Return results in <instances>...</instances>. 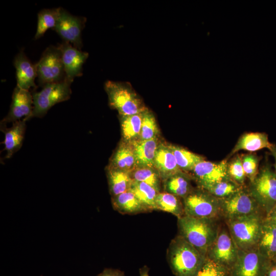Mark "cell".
Listing matches in <instances>:
<instances>
[{
  "mask_svg": "<svg viewBox=\"0 0 276 276\" xmlns=\"http://www.w3.org/2000/svg\"><path fill=\"white\" fill-rule=\"evenodd\" d=\"M26 122L22 119L13 123L9 128L6 127L1 128L5 134L3 144L7 151L6 158H10L20 148L26 130Z\"/></svg>",
  "mask_w": 276,
  "mask_h": 276,
  "instance_id": "obj_20",
  "label": "cell"
},
{
  "mask_svg": "<svg viewBox=\"0 0 276 276\" xmlns=\"http://www.w3.org/2000/svg\"><path fill=\"white\" fill-rule=\"evenodd\" d=\"M266 276H276V262H271Z\"/></svg>",
  "mask_w": 276,
  "mask_h": 276,
  "instance_id": "obj_39",
  "label": "cell"
},
{
  "mask_svg": "<svg viewBox=\"0 0 276 276\" xmlns=\"http://www.w3.org/2000/svg\"><path fill=\"white\" fill-rule=\"evenodd\" d=\"M271 262L257 248L240 250L238 257L231 270V275L266 276Z\"/></svg>",
  "mask_w": 276,
  "mask_h": 276,
  "instance_id": "obj_9",
  "label": "cell"
},
{
  "mask_svg": "<svg viewBox=\"0 0 276 276\" xmlns=\"http://www.w3.org/2000/svg\"><path fill=\"white\" fill-rule=\"evenodd\" d=\"M276 262V261H275Z\"/></svg>",
  "mask_w": 276,
  "mask_h": 276,
  "instance_id": "obj_42",
  "label": "cell"
},
{
  "mask_svg": "<svg viewBox=\"0 0 276 276\" xmlns=\"http://www.w3.org/2000/svg\"><path fill=\"white\" fill-rule=\"evenodd\" d=\"M158 128L154 114L148 109L143 112V119L139 140L145 141L156 137Z\"/></svg>",
  "mask_w": 276,
  "mask_h": 276,
  "instance_id": "obj_33",
  "label": "cell"
},
{
  "mask_svg": "<svg viewBox=\"0 0 276 276\" xmlns=\"http://www.w3.org/2000/svg\"><path fill=\"white\" fill-rule=\"evenodd\" d=\"M109 166L130 172L137 167L132 145L121 144L113 154Z\"/></svg>",
  "mask_w": 276,
  "mask_h": 276,
  "instance_id": "obj_24",
  "label": "cell"
},
{
  "mask_svg": "<svg viewBox=\"0 0 276 276\" xmlns=\"http://www.w3.org/2000/svg\"><path fill=\"white\" fill-rule=\"evenodd\" d=\"M109 192L114 196L130 190L132 182L129 172L109 166L106 169Z\"/></svg>",
  "mask_w": 276,
  "mask_h": 276,
  "instance_id": "obj_23",
  "label": "cell"
},
{
  "mask_svg": "<svg viewBox=\"0 0 276 276\" xmlns=\"http://www.w3.org/2000/svg\"><path fill=\"white\" fill-rule=\"evenodd\" d=\"M227 164L226 158L218 163L205 159L198 163L192 172L199 187L205 190L216 183L230 179Z\"/></svg>",
  "mask_w": 276,
  "mask_h": 276,
  "instance_id": "obj_13",
  "label": "cell"
},
{
  "mask_svg": "<svg viewBox=\"0 0 276 276\" xmlns=\"http://www.w3.org/2000/svg\"><path fill=\"white\" fill-rule=\"evenodd\" d=\"M33 109V96L29 90L23 89L16 86L12 95V101L10 110L1 121V127H5L8 123H13L24 118L25 121L29 120Z\"/></svg>",
  "mask_w": 276,
  "mask_h": 276,
  "instance_id": "obj_14",
  "label": "cell"
},
{
  "mask_svg": "<svg viewBox=\"0 0 276 276\" xmlns=\"http://www.w3.org/2000/svg\"><path fill=\"white\" fill-rule=\"evenodd\" d=\"M97 276H125L124 272L119 269L105 268Z\"/></svg>",
  "mask_w": 276,
  "mask_h": 276,
  "instance_id": "obj_37",
  "label": "cell"
},
{
  "mask_svg": "<svg viewBox=\"0 0 276 276\" xmlns=\"http://www.w3.org/2000/svg\"><path fill=\"white\" fill-rule=\"evenodd\" d=\"M111 203L113 209L122 214L150 212L130 190L112 196Z\"/></svg>",
  "mask_w": 276,
  "mask_h": 276,
  "instance_id": "obj_21",
  "label": "cell"
},
{
  "mask_svg": "<svg viewBox=\"0 0 276 276\" xmlns=\"http://www.w3.org/2000/svg\"><path fill=\"white\" fill-rule=\"evenodd\" d=\"M175 158L177 164L181 170L192 171L194 167L204 160L201 155L193 153L182 147L169 145Z\"/></svg>",
  "mask_w": 276,
  "mask_h": 276,
  "instance_id": "obj_28",
  "label": "cell"
},
{
  "mask_svg": "<svg viewBox=\"0 0 276 276\" xmlns=\"http://www.w3.org/2000/svg\"><path fill=\"white\" fill-rule=\"evenodd\" d=\"M243 188L231 178L216 183L205 190L218 199L228 197Z\"/></svg>",
  "mask_w": 276,
  "mask_h": 276,
  "instance_id": "obj_32",
  "label": "cell"
},
{
  "mask_svg": "<svg viewBox=\"0 0 276 276\" xmlns=\"http://www.w3.org/2000/svg\"><path fill=\"white\" fill-rule=\"evenodd\" d=\"M241 158L246 177L252 182L259 172V158L255 155L248 154L243 155Z\"/></svg>",
  "mask_w": 276,
  "mask_h": 276,
  "instance_id": "obj_36",
  "label": "cell"
},
{
  "mask_svg": "<svg viewBox=\"0 0 276 276\" xmlns=\"http://www.w3.org/2000/svg\"><path fill=\"white\" fill-rule=\"evenodd\" d=\"M132 180L143 182L160 192L161 177L158 172L151 167H136L129 172Z\"/></svg>",
  "mask_w": 276,
  "mask_h": 276,
  "instance_id": "obj_29",
  "label": "cell"
},
{
  "mask_svg": "<svg viewBox=\"0 0 276 276\" xmlns=\"http://www.w3.org/2000/svg\"><path fill=\"white\" fill-rule=\"evenodd\" d=\"M104 88L109 105L122 117L139 113L147 109L129 83L108 80Z\"/></svg>",
  "mask_w": 276,
  "mask_h": 276,
  "instance_id": "obj_4",
  "label": "cell"
},
{
  "mask_svg": "<svg viewBox=\"0 0 276 276\" xmlns=\"http://www.w3.org/2000/svg\"><path fill=\"white\" fill-rule=\"evenodd\" d=\"M35 65L38 83L42 87L48 83L61 81L65 78L61 52L58 47H48Z\"/></svg>",
  "mask_w": 276,
  "mask_h": 276,
  "instance_id": "obj_8",
  "label": "cell"
},
{
  "mask_svg": "<svg viewBox=\"0 0 276 276\" xmlns=\"http://www.w3.org/2000/svg\"><path fill=\"white\" fill-rule=\"evenodd\" d=\"M154 167L163 180L182 171L178 167L169 146L158 145L154 159Z\"/></svg>",
  "mask_w": 276,
  "mask_h": 276,
  "instance_id": "obj_17",
  "label": "cell"
},
{
  "mask_svg": "<svg viewBox=\"0 0 276 276\" xmlns=\"http://www.w3.org/2000/svg\"><path fill=\"white\" fill-rule=\"evenodd\" d=\"M182 203L185 215L188 216L216 219L221 215L219 199L199 187L193 189Z\"/></svg>",
  "mask_w": 276,
  "mask_h": 276,
  "instance_id": "obj_7",
  "label": "cell"
},
{
  "mask_svg": "<svg viewBox=\"0 0 276 276\" xmlns=\"http://www.w3.org/2000/svg\"><path fill=\"white\" fill-rule=\"evenodd\" d=\"M61 52L65 77L73 81L75 77L82 75L83 65L88 57V53L64 42L58 46Z\"/></svg>",
  "mask_w": 276,
  "mask_h": 276,
  "instance_id": "obj_15",
  "label": "cell"
},
{
  "mask_svg": "<svg viewBox=\"0 0 276 276\" xmlns=\"http://www.w3.org/2000/svg\"><path fill=\"white\" fill-rule=\"evenodd\" d=\"M219 200L221 215L226 219L264 212L248 190L243 188Z\"/></svg>",
  "mask_w": 276,
  "mask_h": 276,
  "instance_id": "obj_11",
  "label": "cell"
},
{
  "mask_svg": "<svg viewBox=\"0 0 276 276\" xmlns=\"http://www.w3.org/2000/svg\"><path fill=\"white\" fill-rule=\"evenodd\" d=\"M248 191L266 214L276 206V175L270 166L259 170Z\"/></svg>",
  "mask_w": 276,
  "mask_h": 276,
  "instance_id": "obj_6",
  "label": "cell"
},
{
  "mask_svg": "<svg viewBox=\"0 0 276 276\" xmlns=\"http://www.w3.org/2000/svg\"><path fill=\"white\" fill-rule=\"evenodd\" d=\"M215 220L185 215L178 218V235L206 257L208 250L216 239L219 231Z\"/></svg>",
  "mask_w": 276,
  "mask_h": 276,
  "instance_id": "obj_2",
  "label": "cell"
},
{
  "mask_svg": "<svg viewBox=\"0 0 276 276\" xmlns=\"http://www.w3.org/2000/svg\"><path fill=\"white\" fill-rule=\"evenodd\" d=\"M149 268L147 266H144L140 269V276H149Z\"/></svg>",
  "mask_w": 276,
  "mask_h": 276,
  "instance_id": "obj_41",
  "label": "cell"
},
{
  "mask_svg": "<svg viewBox=\"0 0 276 276\" xmlns=\"http://www.w3.org/2000/svg\"><path fill=\"white\" fill-rule=\"evenodd\" d=\"M195 276H231L226 267L206 258L200 269Z\"/></svg>",
  "mask_w": 276,
  "mask_h": 276,
  "instance_id": "obj_34",
  "label": "cell"
},
{
  "mask_svg": "<svg viewBox=\"0 0 276 276\" xmlns=\"http://www.w3.org/2000/svg\"><path fill=\"white\" fill-rule=\"evenodd\" d=\"M167 252L168 262L176 276H195L206 259L178 235L171 240Z\"/></svg>",
  "mask_w": 276,
  "mask_h": 276,
  "instance_id": "obj_1",
  "label": "cell"
},
{
  "mask_svg": "<svg viewBox=\"0 0 276 276\" xmlns=\"http://www.w3.org/2000/svg\"><path fill=\"white\" fill-rule=\"evenodd\" d=\"M256 248L271 261H276V225L266 217Z\"/></svg>",
  "mask_w": 276,
  "mask_h": 276,
  "instance_id": "obj_19",
  "label": "cell"
},
{
  "mask_svg": "<svg viewBox=\"0 0 276 276\" xmlns=\"http://www.w3.org/2000/svg\"><path fill=\"white\" fill-rule=\"evenodd\" d=\"M155 210L171 213L179 218L185 215L183 203L179 197L168 192H159L155 198Z\"/></svg>",
  "mask_w": 276,
  "mask_h": 276,
  "instance_id": "obj_26",
  "label": "cell"
},
{
  "mask_svg": "<svg viewBox=\"0 0 276 276\" xmlns=\"http://www.w3.org/2000/svg\"><path fill=\"white\" fill-rule=\"evenodd\" d=\"M272 145L273 144L269 142L268 135L265 133H246L239 139L229 153L228 157L232 156L240 150L254 152L264 148H267L270 150Z\"/></svg>",
  "mask_w": 276,
  "mask_h": 276,
  "instance_id": "obj_18",
  "label": "cell"
},
{
  "mask_svg": "<svg viewBox=\"0 0 276 276\" xmlns=\"http://www.w3.org/2000/svg\"><path fill=\"white\" fill-rule=\"evenodd\" d=\"M164 188L166 192L182 199L193 189L190 178L182 171L164 180Z\"/></svg>",
  "mask_w": 276,
  "mask_h": 276,
  "instance_id": "obj_25",
  "label": "cell"
},
{
  "mask_svg": "<svg viewBox=\"0 0 276 276\" xmlns=\"http://www.w3.org/2000/svg\"><path fill=\"white\" fill-rule=\"evenodd\" d=\"M13 63L16 69V86L28 90L31 87H36L35 80L37 77L36 65L31 63L23 50L16 55Z\"/></svg>",
  "mask_w": 276,
  "mask_h": 276,
  "instance_id": "obj_16",
  "label": "cell"
},
{
  "mask_svg": "<svg viewBox=\"0 0 276 276\" xmlns=\"http://www.w3.org/2000/svg\"><path fill=\"white\" fill-rule=\"evenodd\" d=\"M130 190L149 212L155 210V198L159 192L154 188L145 182L132 180Z\"/></svg>",
  "mask_w": 276,
  "mask_h": 276,
  "instance_id": "obj_27",
  "label": "cell"
},
{
  "mask_svg": "<svg viewBox=\"0 0 276 276\" xmlns=\"http://www.w3.org/2000/svg\"><path fill=\"white\" fill-rule=\"evenodd\" d=\"M269 150L274 159V172L276 175V145L273 144Z\"/></svg>",
  "mask_w": 276,
  "mask_h": 276,
  "instance_id": "obj_40",
  "label": "cell"
},
{
  "mask_svg": "<svg viewBox=\"0 0 276 276\" xmlns=\"http://www.w3.org/2000/svg\"><path fill=\"white\" fill-rule=\"evenodd\" d=\"M137 167H154V159L158 147L156 137L145 141H133L132 144Z\"/></svg>",
  "mask_w": 276,
  "mask_h": 276,
  "instance_id": "obj_22",
  "label": "cell"
},
{
  "mask_svg": "<svg viewBox=\"0 0 276 276\" xmlns=\"http://www.w3.org/2000/svg\"><path fill=\"white\" fill-rule=\"evenodd\" d=\"M266 215L260 212L226 219L228 230L240 250L256 248Z\"/></svg>",
  "mask_w": 276,
  "mask_h": 276,
  "instance_id": "obj_3",
  "label": "cell"
},
{
  "mask_svg": "<svg viewBox=\"0 0 276 276\" xmlns=\"http://www.w3.org/2000/svg\"><path fill=\"white\" fill-rule=\"evenodd\" d=\"M266 218L276 225V206L266 214Z\"/></svg>",
  "mask_w": 276,
  "mask_h": 276,
  "instance_id": "obj_38",
  "label": "cell"
},
{
  "mask_svg": "<svg viewBox=\"0 0 276 276\" xmlns=\"http://www.w3.org/2000/svg\"><path fill=\"white\" fill-rule=\"evenodd\" d=\"M227 172L232 180L243 186L246 176L242 166L241 156L238 155L228 163Z\"/></svg>",
  "mask_w": 276,
  "mask_h": 276,
  "instance_id": "obj_35",
  "label": "cell"
},
{
  "mask_svg": "<svg viewBox=\"0 0 276 276\" xmlns=\"http://www.w3.org/2000/svg\"><path fill=\"white\" fill-rule=\"evenodd\" d=\"M239 251L228 230L219 228L216 239L208 250L206 258L231 270L238 257Z\"/></svg>",
  "mask_w": 276,
  "mask_h": 276,
  "instance_id": "obj_10",
  "label": "cell"
},
{
  "mask_svg": "<svg viewBox=\"0 0 276 276\" xmlns=\"http://www.w3.org/2000/svg\"><path fill=\"white\" fill-rule=\"evenodd\" d=\"M59 8L54 9H44L38 14V21L35 39H38L43 36L45 32L49 29L55 27Z\"/></svg>",
  "mask_w": 276,
  "mask_h": 276,
  "instance_id": "obj_30",
  "label": "cell"
},
{
  "mask_svg": "<svg viewBox=\"0 0 276 276\" xmlns=\"http://www.w3.org/2000/svg\"><path fill=\"white\" fill-rule=\"evenodd\" d=\"M143 112L131 116L122 117L121 128L122 134L125 140L131 141L137 137H140Z\"/></svg>",
  "mask_w": 276,
  "mask_h": 276,
  "instance_id": "obj_31",
  "label": "cell"
},
{
  "mask_svg": "<svg viewBox=\"0 0 276 276\" xmlns=\"http://www.w3.org/2000/svg\"><path fill=\"white\" fill-rule=\"evenodd\" d=\"M72 82L65 77L61 81L46 84L41 90L33 93V109L29 120L43 117L54 105L68 100L72 94Z\"/></svg>",
  "mask_w": 276,
  "mask_h": 276,
  "instance_id": "obj_5",
  "label": "cell"
},
{
  "mask_svg": "<svg viewBox=\"0 0 276 276\" xmlns=\"http://www.w3.org/2000/svg\"><path fill=\"white\" fill-rule=\"evenodd\" d=\"M85 18L70 14L59 8L56 25L54 30L64 42L73 44L80 50L82 47L81 33L84 26Z\"/></svg>",
  "mask_w": 276,
  "mask_h": 276,
  "instance_id": "obj_12",
  "label": "cell"
}]
</instances>
